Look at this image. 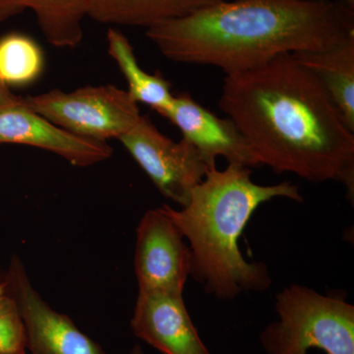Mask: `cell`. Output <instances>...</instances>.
Segmentation results:
<instances>
[{"instance_id": "obj_3", "label": "cell", "mask_w": 354, "mask_h": 354, "mask_svg": "<svg viewBox=\"0 0 354 354\" xmlns=\"http://www.w3.org/2000/svg\"><path fill=\"white\" fill-rule=\"evenodd\" d=\"M251 174L252 169L239 165H228L223 171L211 167L183 209L162 206L187 241L190 276L218 299L234 300L242 292L271 286L267 266L246 261L239 239L263 203L279 197L304 202L295 184L260 185Z\"/></svg>"}, {"instance_id": "obj_15", "label": "cell", "mask_w": 354, "mask_h": 354, "mask_svg": "<svg viewBox=\"0 0 354 354\" xmlns=\"http://www.w3.org/2000/svg\"><path fill=\"white\" fill-rule=\"evenodd\" d=\"M109 53L125 77L128 94L135 102H142L160 115H167L174 104L171 84L160 72L149 74L142 69L129 39L120 30L111 28L106 34Z\"/></svg>"}, {"instance_id": "obj_21", "label": "cell", "mask_w": 354, "mask_h": 354, "mask_svg": "<svg viewBox=\"0 0 354 354\" xmlns=\"http://www.w3.org/2000/svg\"><path fill=\"white\" fill-rule=\"evenodd\" d=\"M344 2H346L348 6L353 7L354 8V0H344Z\"/></svg>"}, {"instance_id": "obj_2", "label": "cell", "mask_w": 354, "mask_h": 354, "mask_svg": "<svg viewBox=\"0 0 354 354\" xmlns=\"http://www.w3.org/2000/svg\"><path fill=\"white\" fill-rule=\"evenodd\" d=\"M164 57L239 73L354 37V8L330 0H221L147 29Z\"/></svg>"}, {"instance_id": "obj_1", "label": "cell", "mask_w": 354, "mask_h": 354, "mask_svg": "<svg viewBox=\"0 0 354 354\" xmlns=\"http://www.w3.org/2000/svg\"><path fill=\"white\" fill-rule=\"evenodd\" d=\"M220 108L261 165L309 183L334 180L354 199V133L322 83L291 53L225 79Z\"/></svg>"}, {"instance_id": "obj_17", "label": "cell", "mask_w": 354, "mask_h": 354, "mask_svg": "<svg viewBox=\"0 0 354 354\" xmlns=\"http://www.w3.org/2000/svg\"><path fill=\"white\" fill-rule=\"evenodd\" d=\"M24 322L14 298L7 295L0 299V354H26Z\"/></svg>"}, {"instance_id": "obj_18", "label": "cell", "mask_w": 354, "mask_h": 354, "mask_svg": "<svg viewBox=\"0 0 354 354\" xmlns=\"http://www.w3.org/2000/svg\"><path fill=\"white\" fill-rule=\"evenodd\" d=\"M17 95H13L11 91L3 83L0 82V106L1 104H7L15 101L17 99Z\"/></svg>"}, {"instance_id": "obj_19", "label": "cell", "mask_w": 354, "mask_h": 354, "mask_svg": "<svg viewBox=\"0 0 354 354\" xmlns=\"http://www.w3.org/2000/svg\"><path fill=\"white\" fill-rule=\"evenodd\" d=\"M7 295V286L6 283H0V299Z\"/></svg>"}, {"instance_id": "obj_6", "label": "cell", "mask_w": 354, "mask_h": 354, "mask_svg": "<svg viewBox=\"0 0 354 354\" xmlns=\"http://www.w3.org/2000/svg\"><path fill=\"white\" fill-rule=\"evenodd\" d=\"M118 140L158 191L181 207L189 202L193 189L214 167L190 142L165 136L147 116H141Z\"/></svg>"}, {"instance_id": "obj_14", "label": "cell", "mask_w": 354, "mask_h": 354, "mask_svg": "<svg viewBox=\"0 0 354 354\" xmlns=\"http://www.w3.org/2000/svg\"><path fill=\"white\" fill-rule=\"evenodd\" d=\"M30 10L44 39L55 48H74L84 38L83 0H0V22Z\"/></svg>"}, {"instance_id": "obj_20", "label": "cell", "mask_w": 354, "mask_h": 354, "mask_svg": "<svg viewBox=\"0 0 354 354\" xmlns=\"http://www.w3.org/2000/svg\"><path fill=\"white\" fill-rule=\"evenodd\" d=\"M129 354H146L144 353L143 349H142L140 346H135L134 348L131 349Z\"/></svg>"}, {"instance_id": "obj_10", "label": "cell", "mask_w": 354, "mask_h": 354, "mask_svg": "<svg viewBox=\"0 0 354 354\" xmlns=\"http://www.w3.org/2000/svg\"><path fill=\"white\" fill-rule=\"evenodd\" d=\"M165 118L183 133V138L199 151L211 167L216 158H225L228 165L255 169L261 167L245 137L230 118H220L198 104L187 93L174 95V104Z\"/></svg>"}, {"instance_id": "obj_8", "label": "cell", "mask_w": 354, "mask_h": 354, "mask_svg": "<svg viewBox=\"0 0 354 354\" xmlns=\"http://www.w3.org/2000/svg\"><path fill=\"white\" fill-rule=\"evenodd\" d=\"M24 322L27 348L32 354H106L64 314L39 297L22 261L11 260L6 281Z\"/></svg>"}, {"instance_id": "obj_9", "label": "cell", "mask_w": 354, "mask_h": 354, "mask_svg": "<svg viewBox=\"0 0 354 354\" xmlns=\"http://www.w3.org/2000/svg\"><path fill=\"white\" fill-rule=\"evenodd\" d=\"M0 144L36 147L57 153L76 167L99 164L113 152L106 142L77 136L53 124L20 97L0 106Z\"/></svg>"}, {"instance_id": "obj_11", "label": "cell", "mask_w": 354, "mask_h": 354, "mask_svg": "<svg viewBox=\"0 0 354 354\" xmlns=\"http://www.w3.org/2000/svg\"><path fill=\"white\" fill-rule=\"evenodd\" d=\"M130 325L138 339L162 354H213L202 341L183 295L139 291Z\"/></svg>"}, {"instance_id": "obj_12", "label": "cell", "mask_w": 354, "mask_h": 354, "mask_svg": "<svg viewBox=\"0 0 354 354\" xmlns=\"http://www.w3.org/2000/svg\"><path fill=\"white\" fill-rule=\"evenodd\" d=\"M291 55L320 80L342 122L354 133V37L330 50Z\"/></svg>"}, {"instance_id": "obj_16", "label": "cell", "mask_w": 354, "mask_h": 354, "mask_svg": "<svg viewBox=\"0 0 354 354\" xmlns=\"http://www.w3.org/2000/svg\"><path fill=\"white\" fill-rule=\"evenodd\" d=\"M44 66L43 50L31 37L13 32L0 38V82L7 87L35 82Z\"/></svg>"}, {"instance_id": "obj_7", "label": "cell", "mask_w": 354, "mask_h": 354, "mask_svg": "<svg viewBox=\"0 0 354 354\" xmlns=\"http://www.w3.org/2000/svg\"><path fill=\"white\" fill-rule=\"evenodd\" d=\"M162 206L144 214L135 247L139 291L183 295L191 270L190 248Z\"/></svg>"}, {"instance_id": "obj_5", "label": "cell", "mask_w": 354, "mask_h": 354, "mask_svg": "<svg viewBox=\"0 0 354 354\" xmlns=\"http://www.w3.org/2000/svg\"><path fill=\"white\" fill-rule=\"evenodd\" d=\"M28 106L53 124L77 136L106 142L118 139L141 118L127 91L113 85L50 91L24 97Z\"/></svg>"}, {"instance_id": "obj_4", "label": "cell", "mask_w": 354, "mask_h": 354, "mask_svg": "<svg viewBox=\"0 0 354 354\" xmlns=\"http://www.w3.org/2000/svg\"><path fill=\"white\" fill-rule=\"evenodd\" d=\"M278 320L260 334L267 354H354V306L301 285H290L276 297Z\"/></svg>"}, {"instance_id": "obj_13", "label": "cell", "mask_w": 354, "mask_h": 354, "mask_svg": "<svg viewBox=\"0 0 354 354\" xmlns=\"http://www.w3.org/2000/svg\"><path fill=\"white\" fill-rule=\"evenodd\" d=\"M221 0H83L86 17L102 24L150 29Z\"/></svg>"}]
</instances>
